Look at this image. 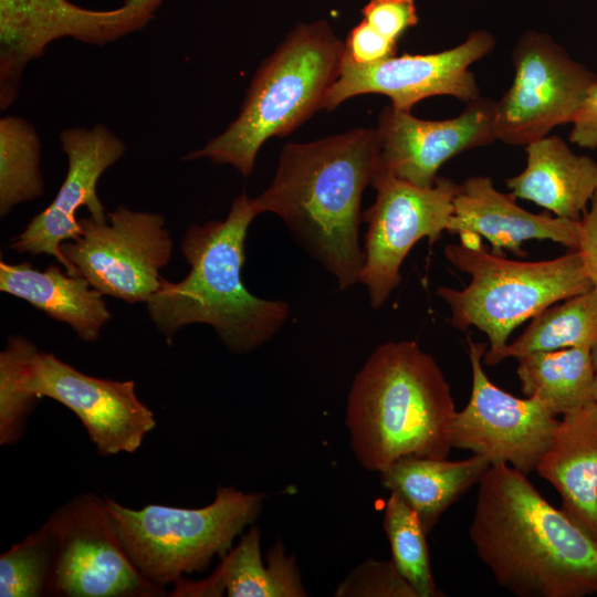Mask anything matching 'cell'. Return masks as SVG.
Masks as SVG:
<instances>
[{
  "label": "cell",
  "instance_id": "cell-1",
  "mask_svg": "<svg viewBox=\"0 0 597 597\" xmlns=\"http://www.w3.org/2000/svg\"><path fill=\"white\" fill-rule=\"evenodd\" d=\"M478 486L469 535L501 587L519 597L597 593V540L551 505L525 473L491 464Z\"/></svg>",
  "mask_w": 597,
  "mask_h": 597
},
{
  "label": "cell",
  "instance_id": "cell-2",
  "mask_svg": "<svg viewBox=\"0 0 597 597\" xmlns=\"http://www.w3.org/2000/svg\"><path fill=\"white\" fill-rule=\"evenodd\" d=\"M379 163L376 128H355L281 150L270 186L252 199L280 217L293 237L346 290L359 283L362 196Z\"/></svg>",
  "mask_w": 597,
  "mask_h": 597
},
{
  "label": "cell",
  "instance_id": "cell-3",
  "mask_svg": "<svg viewBox=\"0 0 597 597\" xmlns=\"http://www.w3.org/2000/svg\"><path fill=\"white\" fill-rule=\"evenodd\" d=\"M256 216L252 199L243 191L223 220L188 228L180 250L189 273L176 283L163 277L146 303L168 343L185 325L207 324L230 352L244 354L269 342L285 324L289 304L255 296L241 276L247 233Z\"/></svg>",
  "mask_w": 597,
  "mask_h": 597
},
{
  "label": "cell",
  "instance_id": "cell-4",
  "mask_svg": "<svg viewBox=\"0 0 597 597\" xmlns=\"http://www.w3.org/2000/svg\"><path fill=\"white\" fill-rule=\"evenodd\" d=\"M455 415L434 358L415 341L388 342L356 374L346 426L358 462L381 472L402 457L447 458Z\"/></svg>",
  "mask_w": 597,
  "mask_h": 597
},
{
  "label": "cell",
  "instance_id": "cell-5",
  "mask_svg": "<svg viewBox=\"0 0 597 597\" xmlns=\"http://www.w3.org/2000/svg\"><path fill=\"white\" fill-rule=\"evenodd\" d=\"M344 48L325 20L296 25L254 73L237 118L182 159L208 158L248 177L269 138L286 136L323 109Z\"/></svg>",
  "mask_w": 597,
  "mask_h": 597
},
{
  "label": "cell",
  "instance_id": "cell-6",
  "mask_svg": "<svg viewBox=\"0 0 597 597\" xmlns=\"http://www.w3.org/2000/svg\"><path fill=\"white\" fill-rule=\"evenodd\" d=\"M43 397L78 417L101 455L135 452L156 427L133 380L88 376L27 338L10 336L0 353L1 446L20 440L31 408Z\"/></svg>",
  "mask_w": 597,
  "mask_h": 597
},
{
  "label": "cell",
  "instance_id": "cell-7",
  "mask_svg": "<svg viewBox=\"0 0 597 597\" xmlns=\"http://www.w3.org/2000/svg\"><path fill=\"white\" fill-rule=\"evenodd\" d=\"M444 256L471 280L462 290L441 286L436 293L448 304L453 327L474 326L486 334L490 349L483 362L489 366H494L519 325L593 287L577 250L552 260L521 262L460 242L448 244Z\"/></svg>",
  "mask_w": 597,
  "mask_h": 597
},
{
  "label": "cell",
  "instance_id": "cell-8",
  "mask_svg": "<svg viewBox=\"0 0 597 597\" xmlns=\"http://www.w3.org/2000/svg\"><path fill=\"white\" fill-rule=\"evenodd\" d=\"M105 500L129 558L147 579L164 588L226 555L256 519L263 494L219 486L214 500L200 509L148 504L133 510Z\"/></svg>",
  "mask_w": 597,
  "mask_h": 597
},
{
  "label": "cell",
  "instance_id": "cell-9",
  "mask_svg": "<svg viewBox=\"0 0 597 597\" xmlns=\"http://www.w3.org/2000/svg\"><path fill=\"white\" fill-rule=\"evenodd\" d=\"M56 540L48 595L65 597H158L163 587L147 579L126 553L106 500L74 496L46 521Z\"/></svg>",
  "mask_w": 597,
  "mask_h": 597
},
{
  "label": "cell",
  "instance_id": "cell-10",
  "mask_svg": "<svg viewBox=\"0 0 597 597\" xmlns=\"http://www.w3.org/2000/svg\"><path fill=\"white\" fill-rule=\"evenodd\" d=\"M81 234L61 244V251L102 294L128 303H147L159 290L161 268L172 254L165 218L118 206L105 221L81 218Z\"/></svg>",
  "mask_w": 597,
  "mask_h": 597
},
{
  "label": "cell",
  "instance_id": "cell-11",
  "mask_svg": "<svg viewBox=\"0 0 597 597\" xmlns=\"http://www.w3.org/2000/svg\"><path fill=\"white\" fill-rule=\"evenodd\" d=\"M515 74L494 102L495 138L513 146L541 139L556 126L570 124L596 75L572 59L552 38L527 31L512 52Z\"/></svg>",
  "mask_w": 597,
  "mask_h": 597
},
{
  "label": "cell",
  "instance_id": "cell-12",
  "mask_svg": "<svg viewBox=\"0 0 597 597\" xmlns=\"http://www.w3.org/2000/svg\"><path fill=\"white\" fill-rule=\"evenodd\" d=\"M371 186L377 195L363 212L367 231L359 283L377 310L400 284V266L411 248L423 238L432 243L447 231L458 184L438 177L433 186L419 187L376 174Z\"/></svg>",
  "mask_w": 597,
  "mask_h": 597
},
{
  "label": "cell",
  "instance_id": "cell-13",
  "mask_svg": "<svg viewBox=\"0 0 597 597\" xmlns=\"http://www.w3.org/2000/svg\"><path fill=\"white\" fill-rule=\"evenodd\" d=\"M472 391L451 426L452 448L507 463L527 474L535 471L559 423L541 400L517 398L490 381L482 367L486 345L467 337Z\"/></svg>",
  "mask_w": 597,
  "mask_h": 597
},
{
  "label": "cell",
  "instance_id": "cell-14",
  "mask_svg": "<svg viewBox=\"0 0 597 597\" xmlns=\"http://www.w3.org/2000/svg\"><path fill=\"white\" fill-rule=\"evenodd\" d=\"M494 45V36L480 30L442 52L394 55L368 65L354 63L344 52L338 76L325 95L323 109L333 111L346 100L363 94L386 95L394 108L405 112H410L421 100L437 95L453 96L468 104L480 97L469 66L488 55Z\"/></svg>",
  "mask_w": 597,
  "mask_h": 597
},
{
  "label": "cell",
  "instance_id": "cell-15",
  "mask_svg": "<svg viewBox=\"0 0 597 597\" xmlns=\"http://www.w3.org/2000/svg\"><path fill=\"white\" fill-rule=\"evenodd\" d=\"M60 143L67 158L65 179L53 201L11 240L10 248L19 253L52 255L70 275H77L63 255L61 244L80 237L76 211L81 207H86L96 221L107 219L96 186L104 171L123 157L126 145L101 124L65 128L60 134Z\"/></svg>",
  "mask_w": 597,
  "mask_h": 597
},
{
  "label": "cell",
  "instance_id": "cell-16",
  "mask_svg": "<svg viewBox=\"0 0 597 597\" xmlns=\"http://www.w3.org/2000/svg\"><path fill=\"white\" fill-rule=\"evenodd\" d=\"M494 101L479 97L457 117L429 121L410 112L383 108L376 127L379 163L376 174H387L419 187L436 184L450 158L494 140Z\"/></svg>",
  "mask_w": 597,
  "mask_h": 597
},
{
  "label": "cell",
  "instance_id": "cell-17",
  "mask_svg": "<svg viewBox=\"0 0 597 597\" xmlns=\"http://www.w3.org/2000/svg\"><path fill=\"white\" fill-rule=\"evenodd\" d=\"M461 235V243L478 245L486 239L493 253L509 250L525 256L526 240H551L576 250L579 244L580 220L551 218L531 213L515 202V197L499 191L490 177L474 176L458 185L453 213L448 229Z\"/></svg>",
  "mask_w": 597,
  "mask_h": 597
},
{
  "label": "cell",
  "instance_id": "cell-18",
  "mask_svg": "<svg viewBox=\"0 0 597 597\" xmlns=\"http://www.w3.org/2000/svg\"><path fill=\"white\" fill-rule=\"evenodd\" d=\"M535 471L559 493L561 510L597 540V404L563 415Z\"/></svg>",
  "mask_w": 597,
  "mask_h": 597
},
{
  "label": "cell",
  "instance_id": "cell-19",
  "mask_svg": "<svg viewBox=\"0 0 597 597\" xmlns=\"http://www.w3.org/2000/svg\"><path fill=\"white\" fill-rule=\"evenodd\" d=\"M525 151V169L506 180L511 195L580 220L597 191V161L575 154L558 135L532 142Z\"/></svg>",
  "mask_w": 597,
  "mask_h": 597
},
{
  "label": "cell",
  "instance_id": "cell-20",
  "mask_svg": "<svg viewBox=\"0 0 597 597\" xmlns=\"http://www.w3.org/2000/svg\"><path fill=\"white\" fill-rule=\"evenodd\" d=\"M261 533L256 526L241 536L235 547L221 557L207 578L190 582L186 577L174 584L172 597H304L294 556H286L281 541L268 552V566L262 563Z\"/></svg>",
  "mask_w": 597,
  "mask_h": 597
},
{
  "label": "cell",
  "instance_id": "cell-21",
  "mask_svg": "<svg viewBox=\"0 0 597 597\" xmlns=\"http://www.w3.org/2000/svg\"><path fill=\"white\" fill-rule=\"evenodd\" d=\"M0 291L69 324L86 342H95L112 318L100 291L85 277L64 273L54 264L40 271L29 262L1 261Z\"/></svg>",
  "mask_w": 597,
  "mask_h": 597
},
{
  "label": "cell",
  "instance_id": "cell-22",
  "mask_svg": "<svg viewBox=\"0 0 597 597\" xmlns=\"http://www.w3.org/2000/svg\"><path fill=\"white\" fill-rule=\"evenodd\" d=\"M490 467L491 462L476 453L459 461L408 455L379 473L383 485L402 499L429 533L448 507L480 483Z\"/></svg>",
  "mask_w": 597,
  "mask_h": 597
},
{
  "label": "cell",
  "instance_id": "cell-23",
  "mask_svg": "<svg viewBox=\"0 0 597 597\" xmlns=\"http://www.w3.org/2000/svg\"><path fill=\"white\" fill-rule=\"evenodd\" d=\"M516 359L523 394L541 400L554 415H565L594 401L591 348L533 352Z\"/></svg>",
  "mask_w": 597,
  "mask_h": 597
},
{
  "label": "cell",
  "instance_id": "cell-24",
  "mask_svg": "<svg viewBox=\"0 0 597 597\" xmlns=\"http://www.w3.org/2000/svg\"><path fill=\"white\" fill-rule=\"evenodd\" d=\"M597 344V291L553 304L533 317L525 331L496 356L494 365L509 357L570 347L593 348Z\"/></svg>",
  "mask_w": 597,
  "mask_h": 597
},
{
  "label": "cell",
  "instance_id": "cell-25",
  "mask_svg": "<svg viewBox=\"0 0 597 597\" xmlns=\"http://www.w3.org/2000/svg\"><path fill=\"white\" fill-rule=\"evenodd\" d=\"M41 138L27 119L0 118V216L43 193Z\"/></svg>",
  "mask_w": 597,
  "mask_h": 597
},
{
  "label": "cell",
  "instance_id": "cell-26",
  "mask_svg": "<svg viewBox=\"0 0 597 597\" xmlns=\"http://www.w3.org/2000/svg\"><path fill=\"white\" fill-rule=\"evenodd\" d=\"M384 528L391 548V561L418 597L443 596L431 573L427 532L418 515L395 493H390L386 502Z\"/></svg>",
  "mask_w": 597,
  "mask_h": 597
},
{
  "label": "cell",
  "instance_id": "cell-27",
  "mask_svg": "<svg viewBox=\"0 0 597 597\" xmlns=\"http://www.w3.org/2000/svg\"><path fill=\"white\" fill-rule=\"evenodd\" d=\"M56 552L55 535L45 522L0 556V596L48 595Z\"/></svg>",
  "mask_w": 597,
  "mask_h": 597
},
{
  "label": "cell",
  "instance_id": "cell-28",
  "mask_svg": "<svg viewBox=\"0 0 597 597\" xmlns=\"http://www.w3.org/2000/svg\"><path fill=\"white\" fill-rule=\"evenodd\" d=\"M70 0H0V39L40 38L63 27L73 15Z\"/></svg>",
  "mask_w": 597,
  "mask_h": 597
},
{
  "label": "cell",
  "instance_id": "cell-29",
  "mask_svg": "<svg viewBox=\"0 0 597 597\" xmlns=\"http://www.w3.org/2000/svg\"><path fill=\"white\" fill-rule=\"evenodd\" d=\"M337 597H418L392 561L367 559L337 586Z\"/></svg>",
  "mask_w": 597,
  "mask_h": 597
},
{
  "label": "cell",
  "instance_id": "cell-30",
  "mask_svg": "<svg viewBox=\"0 0 597 597\" xmlns=\"http://www.w3.org/2000/svg\"><path fill=\"white\" fill-rule=\"evenodd\" d=\"M362 12L363 20L396 42L418 23L415 0H370Z\"/></svg>",
  "mask_w": 597,
  "mask_h": 597
},
{
  "label": "cell",
  "instance_id": "cell-31",
  "mask_svg": "<svg viewBox=\"0 0 597 597\" xmlns=\"http://www.w3.org/2000/svg\"><path fill=\"white\" fill-rule=\"evenodd\" d=\"M344 45L345 54L359 65L386 60L397 52V42L378 32L365 20L349 31Z\"/></svg>",
  "mask_w": 597,
  "mask_h": 597
},
{
  "label": "cell",
  "instance_id": "cell-32",
  "mask_svg": "<svg viewBox=\"0 0 597 597\" xmlns=\"http://www.w3.org/2000/svg\"><path fill=\"white\" fill-rule=\"evenodd\" d=\"M570 124V143L583 148H597V82L589 87Z\"/></svg>",
  "mask_w": 597,
  "mask_h": 597
},
{
  "label": "cell",
  "instance_id": "cell-33",
  "mask_svg": "<svg viewBox=\"0 0 597 597\" xmlns=\"http://www.w3.org/2000/svg\"><path fill=\"white\" fill-rule=\"evenodd\" d=\"M576 250L593 289L597 291V191L590 201L589 210L580 219V237Z\"/></svg>",
  "mask_w": 597,
  "mask_h": 597
},
{
  "label": "cell",
  "instance_id": "cell-34",
  "mask_svg": "<svg viewBox=\"0 0 597 597\" xmlns=\"http://www.w3.org/2000/svg\"><path fill=\"white\" fill-rule=\"evenodd\" d=\"M591 359L594 365L593 399L597 404V344L591 348Z\"/></svg>",
  "mask_w": 597,
  "mask_h": 597
}]
</instances>
